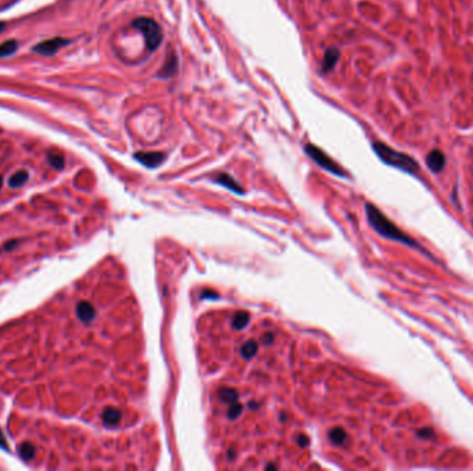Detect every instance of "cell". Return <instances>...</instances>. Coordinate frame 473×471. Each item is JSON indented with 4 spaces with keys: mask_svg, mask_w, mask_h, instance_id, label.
<instances>
[{
    "mask_svg": "<svg viewBox=\"0 0 473 471\" xmlns=\"http://www.w3.org/2000/svg\"><path fill=\"white\" fill-rule=\"evenodd\" d=\"M374 151L378 153V156L385 163H388L390 166L399 167L401 170L408 173H415L418 170V163L415 162L414 159L405 153L397 152L394 151L388 145H385L382 143H374Z\"/></svg>",
    "mask_w": 473,
    "mask_h": 471,
    "instance_id": "1",
    "label": "cell"
},
{
    "mask_svg": "<svg viewBox=\"0 0 473 471\" xmlns=\"http://www.w3.org/2000/svg\"><path fill=\"white\" fill-rule=\"evenodd\" d=\"M132 26L143 34L145 46L150 51H155L161 46L163 40V32L161 25L158 24L157 21L150 17H138L132 22Z\"/></svg>",
    "mask_w": 473,
    "mask_h": 471,
    "instance_id": "2",
    "label": "cell"
},
{
    "mask_svg": "<svg viewBox=\"0 0 473 471\" xmlns=\"http://www.w3.org/2000/svg\"><path fill=\"white\" fill-rule=\"evenodd\" d=\"M305 151L306 153H307L317 165H320L322 169H326V170L334 173V174H338V176H346L345 172L339 167V165H336V163L318 147H315L313 144H307L305 147Z\"/></svg>",
    "mask_w": 473,
    "mask_h": 471,
    "instance_id": "3",
    "label": "cell"
},
{
    "mask_svg": "<svg viewBox=\"0 0 473 471\" xmlns=\"http://www.w3.org/2000/svg\"><path fill=\"white\" fill-rule=\"evenodd\" d=\"M368 213H370V218H371V221H372V224H374V226L376 227V228H378L382 234H383V235L392 236V238H397L399 241H404L405 243H408L407 238H405L403 234H400L399 231H397V228H396L394 226H392L389 221L386 220L382 214H379L378 210H375L374 207L368 206Z\"/></svg>",
    "mask_w": 473,
    "mask_h": 471,
    "instance_id": "4",
    "label": "cell"
},
{
    "mask_svg": "<svg viewBox=\"0 0 473 471\" xmlns=\"http://www.w3.org/2000/svg\"><path fill=\"white\" fill-rule=\"evenodd\" d=\"M68 43L69 40L64 39V38H53V39L43 40V42L36 44L34 47V51L42 55H54L60 49H63Z\"/></svg>",
    "mask_w": 473,
    "mask_h": 471,
    "instance_id": "5",
    "label": "cell"
},
{
    "mask_svg": "<svg viewBox=\"0 0 473 471\" xmlns=\"http://www.w3.org/2000/svg\"><path fill=\"white\" fill-rule=\"evenodd\" d=\"M178 69H179V59L178 55L174 54V51H169L168 55H166V59H165V62H163L162 68L161 71L158 72V76L161 79H170L173 78L174 75L178 74Z\"/></svg>",
    "mask_w": 473,
    "mask_h": 471,
    "instance_id": "6",
    "label": "cell"
},
{
    "mask_svg": "<svg viewBox=\"0 0 473 471\" xmlns=\"http://www.w3.org/2000/svg\"><path fill=\"white\" fill-rule=\"evenodd\" d=\"M134 158L137 159L138 162L143 163L144 166L147 167H154L159 166L161 163L165 161V153L162 152H137L134 153Z\"/></svg>",
    "mask_w": 473,
    "mask_h": 471,
    "instance_id": "7",
    "label": "cell"
},
{
    "mask_svg": "<svg viewBox=\"0 0 473 471\" xmlns=\"http://www.w3.org/2000/svg\"><path fill=\"white\" fill-rule=\"evenodd\" d=\"M339 57H340L339 49H336V47H330V49H327L326 54H324V58H322V62H321L322 72H330V71H332L334 67L336 65V62L339 61Z\"/></svg>",
    "mask_w": 473,
    "mask_h": 471,
    "instance_id": "8",
    "label": "cell"
},
{
    "mask_svg": "<svg viewBox=\"0 0 473 471\" xmlns=\"http://www.w3.org/2000/svg\"><path fill=\"white\" fill-rule=\"evenodd\" d=\"M444 163H446V158H444L443 152H440L437 149L432 151V152L426 156V165H428L429 169L434 173L440 172L444 167Z\"/></svg>",
    "mask_w": 473,
    "mask_h": 471,
    "instance_id": "9",
    "label": "cell"
},
{
    "mask_svg": "<svg viewBox=\"0 0 473 471\" xmlns=\"http://www.w3.org/2000/svg\"><path fill=\"white\" fill-rule=\"evenodd\" d=\"M76 315L80 321L83 322H90L92 319L96 317V309L93 308V305L89 304L87 301H80L76 305Z\"/></svg>",
    "mask_w": 473,
    "mask_h": 471,
    "instance_id": "10",
    "label": "cell"
},
{
    "mask_svg": "<svg viewBox=\"0 0 473 471\" xmlns=\"http://www.w3.org/2000/svg\"><path fill=\"white\" fill-rule=\"evenodd\" d=\"M29 180V173L26 170H21V172L14 173L13 176L9 178V185L10 188H20L25 184V182Z\"/></svg>",
    "mask_w": 473,
    "mask_h": 471,
    "instance_id": "11",
    "label": "cell"
},
{
    "mask_svg": "<svg viewBox=\"0 0 473 471\" xmlns=\"http://www.w3.org/2000/svg\"><path fill=\"white\" fill-rule=\"evenodd\" d=\"M119 420H121V412L118 409L107 407L103 412V422L107 426H115V424H118Z\"/></svg>",
    "mask_w": 473,
    "mask_h": 471,
    "instance_id": "12",
    "label": "cell"
},
{
    "mask_svg": "<svg viewBox=\"0 0 473 471\" xmlns=\"http://www.w3.org/2000/svg\"><path fill=\"white\" fill-rule=\"evenodd\" d=\"M18 50V43L15 40H6L0 44V58L10 57Z\"/></svg>",
    "mask_w": 473,
    "mask_h": 471,
    "instance_id": "13",
    "label": "cell"
},
{
    "mask_svg": "<svg viewBox=\"0 0 473 471\" xmlns=\"http://www.w3.org/2000/svg\"><path fill=\"white\" fill-rule=\"evenodd\" d=\"M20 455L25 460H31L35 456V448L31 445L29 442H24L20 447Z\"/></svg>",
    "mask_w": 473,
    "mask_h": 471,
    "instance_id": "14",
    "label": "cell"
},
{
    "mask_svg": "<svg viewBox=\"0 0 473 471\" xmlns=\"http://www.w3.org/2000/svg\"><path fill=\"white\" fill-rule=\"evenodd\" d=\"M47 159H49L50 165L54 167V169H57V170H61L65 165L64 158L61 156V155H58V153H49V158H47Z\"/></svg>",
    "mask_w": 473,
    "mask_h": 471,
    "instance_id": "15",
    "label": "cell"
},
{
    "mask_svg": "<svg viewBox=\"0 0 473 471\" xmlns=\"http://www.w3.org/2000/svg\"><path fill=\"white\" fill-rule=\"evenodd\" d=\"M217 181L220 182V184H223V185L230 186V188H232L234 191H238V185H236L235 182L232 181L231 178L227 176V174H222V176L217 178Z\"/></svg>",
    "mask_w": 473,
    "mask_h": 471,
    "instance_id": "16",
    "label": "cell"
},
{
    "mask_svg": "<svg viewBox=\"0 0 473 471\" xmlns=\"http://www.w3.org/2000/svg\"><path fill=\"white\" fill-rule=\"evenodd\" d=\"M18 243H20V241L7 242V243H6V245H5V249H6V250H13V249H14L15 246L18 245Z\"/></svg>",
    "mask_w": 473,
    "mask_h": 471,
    "instance_id": "17",
    "label": "cell"
},
{
    "mask_svg": "<svg viewBox=\"0 0 473 471\" xmlns=\"http://www.w3.org/2000/svg\"><path fill=\"white\" fill-rule=\"evenodd\" d=\"M0 445H2L3 448H6V441H5V437H3V434H2V431H0Z\"/></svg>",
    "mask_w": 473,
    "mask_h": 471,
    "instance_id": "18",
    "label": "cell"
},
{
    "mask_svg": "<svg viewBox=\"0 0 473 471\" xmlns=\"http://www.w3.org/2000/svg\"><path fill=\"white\" fill-rule=\"evenodd\" d=\"M5 29H6V24L5 22H0V34H2Z\"/></svg>",
    "mask_w": 473,
    "mask_h": 471,
    "instance_id": "19",
    "label": "cell"
},
{
    "mask_svg": "<svg viewBox=\"0 0 473 471\" xmlns=\"http://www.w3.org/2000/svg\"><path fill=\"white\" fill-rule=\"evenodd\" d=\"M2 185H3V177L0 176V188H2Z\"/></svg>",
    "mask_w": 473,
    "mask_h": 471,
    "instance_id": "20",
    "label": "cell"
}]
</instances>
